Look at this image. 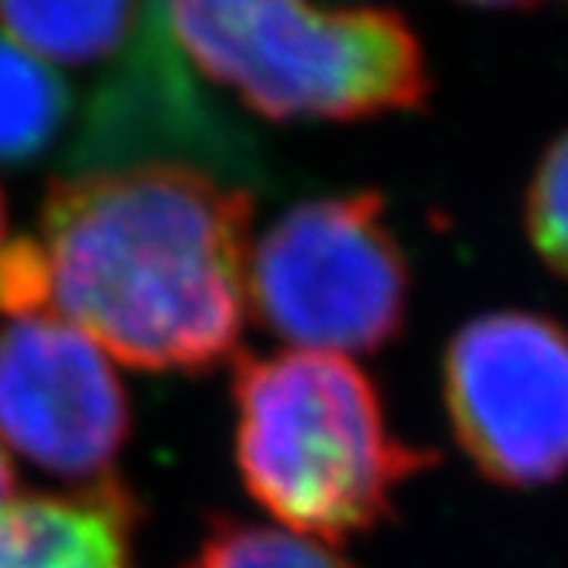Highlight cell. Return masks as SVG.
<instances>
[{
	"label": "cell",
	"mask_w": 568,
	"mask_h": 568,
	"mask_svg": "<svg viewBox=\"0 0 568 568\" xmlns=\"http://www.w3.org/2000/svg\"><path fill=\"white\" fill-rule=\"evenodd\" d=\"M251 220L247 189L182 161L65 175L31 236L42 315L138 371H213L247 326Z\"/></svg>",
	"instance_id": "obj_1"
},
{
	"label": "cell",
	"mask_w": 568,
	"mask_h": 568,
	"mask_svg": "<svg viewBox=\"0 0 568 568\" xmlns=\"http://www.w3.org/2000/svg\"><path fill=\"white\" fill-rule=\"evenodd\" d=\"M445 404L466 456L504 486L568 469V329L527 312L473 318L445 353Z\"/></svg>",
	"instance_id": "obj_5"
},
{
	"label": "cell",
	"mask_w": 568,
	"mask_h": 568,
	"mask_svg": "<svg viewBox=\"0 0 568 568\" xmlns=\"http://www.w3.org/2000/svg\"><path fill=\"white\" fill-rule=\"evenodd\" d=\"M175 45L274 120H359L428 97L418 38L390 11L315 0H161Z\"/></svg>",
	"instance_id": "obj_3"
},
{
	"label": "cell",
	"mask_w": 568,
	"mask_h": 568,
	"mask_svg": "<svg viewBox=\"0 0 568 568\" xmlns=\"http://www.w3.org/2000/svg\"><path fill=\"white\" fill-rule=\"evenodd\" d=\"M527 233L548 267L568 277V131L545 151L527 189Z\"/></svg>",
	"instance_id": "obj_12"
},
{
	"label": "cell",
	"mask_w": 568,
	"mask_h": 568,
	"mask_svg": "<svg viewBox=\"0 0 568 568\" xmlns=\"http://www.w3.org/2000/svg\"><path fill=\"white\" fill-rule=\"evenodd\" d=\"M65 75L0 34V165H31L45 158L72 116Z\"/></svg>",
	"instance_id": "obj_10"
},
{
	"label": "cell",
	"mask_w": 568,
	"mask_h": 568,
	"mask_svg": "<svg viewBox=\"0 0 568 568\" xmlns=\"http://www.w3.org/2000/svg\"><path fill=\"white\" fill-rule=\"evenodd\" d=\"M134 517L116 479L72 497L0 500V568H134Z\"/></svg>",
	"instance_id": "obj_8"
},
{
	"label": "cell",
	"mask_w": 568,
	"mask_h": 568,
	"mask_svg": "<svg viewBox=\"0 0 568 568\" xmlns=\"http://www.w3.org/2000/svg\"><path fill=\"white\" fill-rule=\"evenodd\" d=\"M247 298L277 339L315 353H374L408 312V261L374 192L284 213L247 261Z\"/></svg>",
	"instance_id": "obj_4"
},
{
	"label": "cell",
	"mask_w": 568,
	"mask_h": 568,
	"mask_svg": "<svg viewBox=\"0 0 568 568\" xmlns=\"http://www.w3.org/2000/svg\"><path fill=\"white\" fill-rule=\"evenodd\" d=\"M233 400L243 483L305 538L371 531L432 463L390 432L371 377L339 353L236 356Z\"/></svg>",
	"instance_id": "obj_2"
},
{
	"label": "cell",
	"mask_w": 568,
	"mask_h": 568,
	"mask_svg": "<svg viewBox=\"0 0 568 568\" xmlns=\"http://www.w3.org/2000/svg\"><path fill=\"white\" fill-rule=\"evenodd\" d=\"M131 400L103 349L52 315L0 329V442L83 490L116 479Z\"/></svg>",
	"instance_id": "obj_6"
},
{
	"label": "cell",
	"mask_w": 568,
	"mask_h": 568,
	"mask_svg": "<svg viewBox=\"0 0 568 568\" xmlns=\"http://www.w3.org/2000/svg\"><path fill=\"white\" fill-rule=\"evenodd\" d=\"M469 4H479V8H531V4H541V0H469Z\"/></svg>",
	"instance_id": "obj_14"
},
{
	"label": "cell",
	"mask_w": 568,
	"mask_h": 568,
	"mask_svg": "<svg viewBox=\"0 0 568 568\" xmlns=\"http://www.w3.org/2000/svg\"><path fill=\"white\" fill-rule=\"evenodd\" d=\"M182 568H353L343 555L315 538L281 527L216 520L199 551Z\"/></svg>",
	"instance_id": "obj_11"
},
{
	"label": "cell",
	"mask_w": 568,
	"mask_h": 568,
	"mask_svg": "<svg viewBox=\"0 0 568 568\" xmlns=\"http://www.w3.org/2000/svg\"><path fill=\"white\" fill-rule=\"evenodd\" d=\"M4 230H8V213H4V199H0V247H4Z\"/></svg>",
	"instance_id": "obj_15"
},
{
	"label": "cell",
	"mask_w": 568,
	"mask_h": 568,
	"mask_svg": "<svg viewBox=\"0 0 568 568\" xmlns=\"http://www.w3.org/2000/svg\"><path fill=\"white\" fill-rule=\"evenodd\" d=\"M11 494H14V466L4 456V449H0V500H11Z\"/></svg>",
	"instance_id": "obj_13"
},
{
	"label": "cell",
	"mask_w": 568,
	"mask_h": 568,
	"mask_svg": "<svg viewBox=\"0 0 568 568\" xmlns=\"http://www.w3.org/2000/svg\"><path fill=\"white\" fill-rule=\"evenodd\" d=\"M151 154L210 161L216 172H251V144L202 97L154 0L141 31L93 87L75 124L65 172L148 165Z\"/></svg>",
	"instance_id": "obj_7"
},
{
	"label": "cell",
	"mask_w": 568,
	"mask_h": 568,
	"mask_svg": "<svg viewBox=\"0 0 568 568\" xmlns=\"http://www.w3.org/2000/svg\"><path fill=\"white\" fill-rule=\"evenodd\" d=\"M154 0H0V24L21 49L62 65L116 62Z\"/></svg>",
	"instance_id": "obj_9"
}]
</instances>
